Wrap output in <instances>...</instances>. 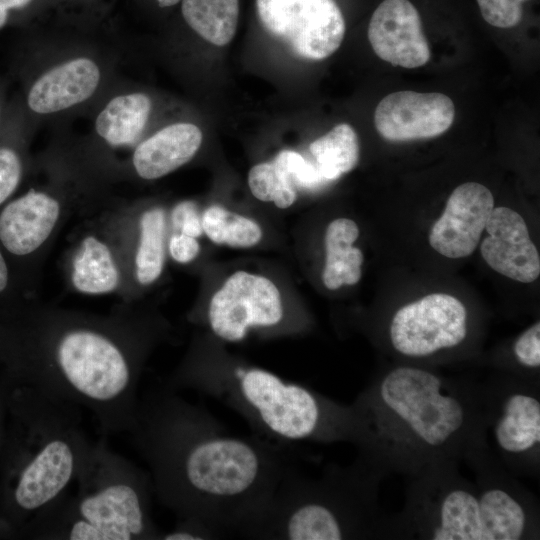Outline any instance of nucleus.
<instances>
[{
	"label": "nucleus",
	"mask_w": 540,
	"mask_h": 540,
	"mask_svg": "<svg viewBox=\"0 0 540 540\" xmlns=\"http://www.w3.org/2000/svg\"><path fill=\"white\" fill-rule=\"evenodd\" d=\"M129 433L158 501L176 519L199 520L224 538L244 536L290 463L283 446L230 435L166 385L139 398Z\"/></svg>",
	"instance_id": "obj_1"
},
{
	"label": "nucleus",
	"mask_w": 540,
	"mask_h": 540,
	"mask_svg": "<svg viewBox=\"0 0 540 540\" xmlns=\"http://www.w3.org/2000/svg\"><path fill=\"white\" fill-rule=\"evenodd\" d=\"M10 326L5 374L86 408L104 436L129 432L145 363L166 335L163 322L124 310L98 316L29 306Z\"/></svg>",
	"instance_id": "obj_2"
},
{
	"label": "nucleus",
	"mask_w": 540,
	"mask_h": 540,
	"mask_svg": "<svg viewBox=\"0 0 540 540\" xmlns=\"http://www.w3.org/2000/svg\"><path fill=\"white\" fill-rule=\"evenodd\" d=\"M351 404L360 425L357 457L384 478L462 461L488 434L481 382L423 365L400 363L376 373Z\"/></svg>",
	"instance_id": "obj_3"
},
{
	"label": "nucleus",
	"mask_w": 540,
	"mask_h": 540,
	"mask_svg": "<svg viewBox=\"0 0 540 540\" xmlns=\"http://www.w3.org/2000/svg\"><path fill=\"white\" fill-rule=\"evenodd\" d=\"M474 481L458 460L432 463L406 476L402 510L390 515L391 539L538 540L537 497L499 460L488 436L466 453Z\"/></svg>",
	"instance_id": "obj_4"
},
{
	"label": "nucleus",
	"mask_w": 540,
	"mask_h": 540,
	"mask_svg": "<svg viewBox=\"0 0 540 540\" xmlns=\"http://www.w3.org/2000/svg\"><path fill=\"white\" fill-rule=\"evenodd\" d=\"M165 385L216 399L244 418L256 436L280 446L295 442L355 446L359 440L352 404L233 357L211 335L192 344Z\"/></svg>",
	"instance_id": "obj_5"
},
{
	"label": "nucleus",
	"mask_w": 540,
	"mask_h": 540,
	"mask_svg": "<svg viewBox=\"0 0 540 540\" xmlns=\"http://www.w3.org/2000/svg\"><path fill=\"white\" fill-rule=\"evenodd\" d=\"M6 427L0 452V538L21 539L25 528L67 493L92 442L81 408L0 374Z\"/></svg>",
	"instance_id": "obj_6"
},
{
	"label": "nucleus",
	"mask_w": 540,
	"mask_h": 540,
	"mask_svg": "<svg viewBox=\"0 0 540 540\" xmlns=\"http://www.w3.org/2000/svg\"><path fill=\"white\" fill-rule=\"evenodd\" d=\"M384 477L360 458L327 465L315 478L289 463L264 512L243 538L268 540L391 539L379 502Z\"/></svg>",
	"instance_id": "obj_7"
},
{
	"label": "nucleus",
	"mask_w": 540,
	"mask_h": 540,
	"mask_svg": "<svg viewBox=\"0 0 540 540\" xmlns=\"http://www.w3.org/2000/svg\"><path fill=\"white\" fill-rule=\"evenodd\" d=\"M67 493L34 519L21 539L155 540L162 532L151 511L150 475L114 452L107 436L92 442Z\"/></svg>",
	"instance_id": "obj_8"
},
{
	"label": "nucleus",
	"mask_w": 540,
	"mask_h": 540,
	"mask_svg": "<svg viewBox=\"0 0 540 540\" xmlns=\"http://www.w3.org/2000/svg\"><path fill=\"white\" fill-rule=\"evenodd\" d=\"M481 388L495 454L514 476L539 478L540 382L504 372Z\"/></svg>",
	"instance_id": "obj_9"
},
{
	"label": "nucleus",
	"mask_w": 540,
	"mask_h": 540,
	"mask_svg": "<svg viewBox=\"0 0 540 540\" xmlns=\"http://www.w3.org/2000/svg\"><path fill=\"white\" fill-rule=\"evenodd\" d=\"M202 323L222 343L241 342L252 332L287 334L303 328L273 280L244 270L229 275L213 293Z\"/></svg>",
	"instance_id": "obj_10"
},
{
	"label": "nucleus",
	"mask_w": 540,
	"mask_h": 540,
	"mask_svg": "<svg viewBox=\"0 0 540 540\" xmlns=\"http://www.w3.org/2000/svg\"><path fill=\"white\" fill-rule=\"evenodd\" d=\"M469 331L464 304L452 295L434 293L400 307L387 336L394 352L416 361L456 350L466 343Z\"/></svg>",
	"instance_id": "obj_11"
},
{
	"label": "nucleus",
	"mask_w": 540,
	"mask_h": 540,
	"mask_svg": "<svg viewBox=\"0 0 540 540\" xmlns=\"http://www.w3.org/2000/svg\"><path fill=\"white\" fill-rule=\"evenodd\" d=\"M264 29L297 56L322 60L345 35V20L335 0H256Z\"/></svg>",
	"instance_id": "obj_12"
},
{
	"label": "nucleus",
	"mask_w": 540,
	"mask_h": 540,
	"mask_svg": "<svg viewBox=\"0 0 540 540\" xmlns=\"http://www.w3.org/2000/svg\"><path fill=\"white\" fill-rule=\"evenodd\" d=\"M65 209L63 196L48 188H31L0 208V246L19 274L52 239Z\"/></svg>",
	"instance_id": "obj_13"
},
{
	"label": "nucleus",
	"mask_w": 540,
	"mask_h": 540,
	"mask_svg": "<svg viewBox=\"0 0 540 540\" xmlns=\"http://www.w3.org/2000/svg\"><path fill=\"white\" fill-rule=\"evenodd\" d=\"M105 79L103 63L91 53L77 52L48 64L31 82L26 104L38 116H56L86 104Z\"/></svg>",
	"instance_id": "obj_14"
},
{
	"label": "nucleus",
	"mask_w": 540,
	"mask_h": 540,
	"mask_svg": "<svg viewBox=\"0 0 540 540\" xmlns=\"http://www.w3.org/2000/svg\"><path fill=\"white\" fill-rule=\"evenodd\" d=\"M455 117L453 101L438 92L397 91L376 106L374 124L389 141L432 138L450 128Z\"/></svg>",
	"instance_id": "obj_15"
},
{
	"label": "nucleus",
	"mask_w": 540,
	"mask_h": 540,
	"mask_svg": "<svg viewBox=\"0 0 540 540\" xmlns=\"http://www.w3.org/2000/svg\"><path fill=\"white\" fill-rule=\"evenodd\" d=\"M68 281L78 293L106 295L124 290L129 282L124 238L108 230H88L73 246Z\"/></svg>",
	"instance_id": "obj_16"
},
{
	"label": "nucleus",
	"mask_w": 540,
	"mask_h": 540,
	"mask_svg": "<svg viewBox=\"0 0 540 540\" xmlns=\"http://www.w3.org/2000/svg\"><path fill=\"white\" fill-rule=\"evenodd\" d=\"M493 208L494 198L487 187L477 182L459 185L430 230L431 247L452 259L469 256L478 246Z\"/></svg>",
	"instance_id": "obj_17"
},
{
	"label": "nucleus",
	"mask_w": 540,
	"mask_h": 540,
	"mask_svg": "<svg viewBox=\"0 0 540 540\" xmlns=\"http://www.w3.org/2000/svg\"><path fill=\"white\" fill-rule=\"evenodd\" d=\"M368 39L375 54L395 66L417 68L431 56L421 17L408 0H384L372 14Z\"/></svg>",
	"instance_id": "obj_18"
},
{
	"label": "nucleus",
	"mask_w": 540,
	"mask_h": 540,
	"mask_svg": "<svg viewBox=\"0 0 540 540\" xmlns=\"http://www.w3.org/2000/svg\"><path fill=\"white\" fill-rule=\"evenodd\" d=\"M485 229L481 254L496 272L522 283L535 281L540 274V257L530 239L523 217L508 207H496Z\"/></svg>",
	"instance_id": "obj_19"
},
{
	"label": "nucleus",
	"mask_w": 540,
	"mask_h": 540,
	"mask_svg": "<svg viewBox=\"0 0 540 540\" xmlns=\"http://www.w3.org/2000/svg\"><path fill=\"white\" fill-rule=\"evenodd\" d=\"M202 140L200 128L193 123L166 125L135 145L132 169L142 180L160 179L188 163L200 149Z\"/></svg>",
	"instance_id": "obj_20"
},
{
	"label": "nucleus",
	"mask_w": 540,
	"mask_h": 540,
	"mask_svg": "<svg viewBox=\"0 0 540 540\" xmlns=\"http://www.w3.org/2000/svg\"><path fill=\"white\" fill-rule=\"evenodd\" d=\"M322 180L316 166L293 150H282L272 161L258 163L248 173L251 194L280 209L295 203L299 187L315 188Z\"/></svg>",
	"instance_id": "obj_21"
},
{
	"label": "nucleus",
	"mask_w": 540,
	"mask_h": 540,
	"mask_svg": "<svg viewBox=\"0 0 540 540\" xmlns=\"http://www.w3.org/2000/svg\"><path fill=\"white\" fill-rule=\"evenodd\" d=\"M152 111V99L145 92L115 93L98 110L94 134L108 148H134L143 139Z\"/></svg>",
	"instance_id": "obj_22"
},
{
	"label": "nucleus",
	"mask_w": 540,
	"mask_h": 540,
	"mask_svg": "<svg viewBox=\"0 0 540 540\" xmlns=\"http://www.w3.org/2000/svg\"><path fill=\"white\" fill-rule=\"evenodd\" d=\"M132 222V246H125L129 281L148 287L160 279L165 268L167 213L161 206H150L139 212Z\"/></svg>",
	"instance_id": "obj_23"
},
{
	"label": "nucleus",
	"mask_w": 540,
	"mask_h": 540,
	"mask_svg": "<svg viewBox=\"0 0 540 540\" xmlns=\"http://www.w3.org/2000/svg\"><path fill=\"white\" fill-rule=\"evenodd\" d=\"M359 236L357 224L348 218H338L330 222L325 233L326 258L322 281L329 290H337L342 285H354L361 278L363 253L353 247Z\"/></svg>",
	"instance_id": "obj_24"
},
{
	"label": "nucleus",
	"mask_w": 540,
	"mask_h": 540,
	"mask_svg": "<svg viewBox=\"0 0 540 540\" xmlns=\"http://www.w3.org/2000/svg\"><path fill=\"white\" fill-rule=\"evenodd\" d=\"M181 11L187 25L211 44L225 46L236 33L238 0H182Z\"/></svg>",
	"instance_id": "obj_25"
},
{
	"label": "nucleus",
	"mask_w": 540,
	"mask_h": 540,
	"mask_svg": "<svg viewBox=\"0 0 540 540\" xmlns=\"http://www.w3.org/2000/svg\"><path fill=\"white\" fill-rule=\"evenodd\" d=\"M309 150L315 160L314 165L325 181L336 180L353 170L360 155L358 136L347 123L336 125L313 141Z\"/></svg>",
	"instance_id": "obj_26"
},
{
	"label": "nucleus",
	"mask_w": 540,
	"mask_h": 540,
	"mask_svg": "<svg viewBox=\"0 0 540 540\" xmlns=\"http://www.w3.org/2000/svg\"><path fill=\"white\" fill-rule=\"evenodd\" d=\"M201 223L203 233L217 245L246 249L258 245L263 238L257 221L219 205L206 208Z\"/></svg>",
	"instance_id": "obj_27"
},
{
	"label": "nucleus",
	"mask_w": 540,
	"mask_h": 540,
	"mask_svg": "<svg viewBox=\"0 0 540 540\" xmlns=\"http://www.w3.org/2000/svg\"><path fill=\"white\" fill-rule=\"evenodd\" d=\"M512 360L515 365L511 374L522 379L540 382V323L532 324L513 342Z\"/></svg>",
	"instance_id": "obj_28"
},
{
	"label": "nucleus",
	"mask_w": 540,
	"mask_h": 540,
	"mask_svg": "<svg viewBox=\"0 0 540 540\" xmlns=\"http://www.w3.org/2000/svg\"><path fill=\"white\" fill-rule=\"evenodd\" d=\"M29 306L22 295L20 274L0 246V319L11 323Z\"/></svg>",
	"instance_id": "obj_29"
},
{
	"label": "nucleus",
	"mask_w": 540,
	"mask_h": 540,
	"mask_svg": "<svg viewBox=\"0 0 540 540\" xmlns=\"http://www.w3.org/2000/svg\"><path fill=\"white\" fill-rule=\"evenodd\" d=\"M24 175L20 151L11 145H0V208L14 197Z\"/></svg>",
	"instance_id": "obj_30"
},
{
	"label": "nucleus",
	"mask_w": 540,
	"mask_h": 540,
	"mask_svg": "<svg viewBox=\"0 0 540 540\" xmlns=\"http://www.w3.org/2000/svg\"><path fill=\"white\" fill-rule=\"evenodd\" d=\"M528 0H477L484 20L498 28H511L522 19V2Z\"/></svg>",
	"instance_id": "obj_31"
},
{
	"label": "nucleus",
	"mask_w": 540,
	"mask_h": 540,
	"mask_svg": "<svg viewBox=\"0 0 540 540\" xmlns=\"http://www.w3.org/2000/svg\"><path fill=\"white\" fill-rule=\"evenodd\" d=\"M224 538L214 528L195 519H176L174 527L162 532L161 540H213Z\"/></svg>",
	"instance_id": "obj_32"
},
{
	"label": "nucleus",
	"mask_w": 540,
	"mask_h": 540,
	"mask_svg": "<svg viewBox=\"0 0 540 540\" xmlns=\"http://www.w3.org/2000/svg\"><path fill=\"white\" fill-rule=\"evenodd\" d=\"M171 222L174 231L195 238H199L203 234L201 216L198 214L195 204L190 201L182 202L174 208Z\"/></svg>",
	"instance_id": "obj_33"
},
{
	"label": "nucleus",
	"mask_w": 540,
	"mask_h": 540,
	"mask_svg": "<svg viewBox=\"0 0 540 540\" xmlns=\"http://www.w3.org/2000/svg\"><path fill=\"white\" fill-rule=\"evenodd\" d=\"M200 252L198 238L174 231L167 240V253L177 263L192 262Z\"/></svg>",
	"instance_id": "obj_34"
},
{
	"label": "nucleus",
	"mask_w": 540,
	"mask_h": 540,
	"mask_svg": "<svg viewBox=\"0 0 540 540\" xmlns=\"http://www.w3.org/2000/svg\"><path fill=\"white\" fill-rule=\"evenodd\" d=\"M13 346L11 326L0 319V365L3 367L9 359Z\"/></svg>",
	"instance_id": "obj_35"
},
{
	"label": "nucleus",
	"mask_w": 540,
	"mask_h": 540,
	"mask_svg": "<svg viewBox=\"0 0 540 540\" xmlns=\"http://www.w3.org/2000/svg\"><path fill=\"white\" fill-rule=\"evenodd\" d=\"M32 0H0V22L5 25L9 10L20 9L31 3Z\"/></svg>",
	"instance_id": "obj_36"
},
{
	"label": "nucleus",
	"mask_w": 540,
	"mask_h": 540,
	"mask_svg": "<svg viewBox=\"0 0 540 540\" xmlns=\"http://www.w3.org/2000/svg\"><path fill=\"white\" fill-rule=\"evenodd\" d=\"M6 417H7L6 391H5L4 382L0 376V452H1L2 443L4 439Z\"/></svg>",
	"instance_id": "obj_37"
},
{
	"label": "nucleus",
	"mask_w": 540,
	"mask_h": 540,
	"mask_svg": "<svg viewBox=\"0 0 540 540\" xmlns=\"http://www.w3.org/2000/svg\"><path fill=\"white\" fill-rule=\"evenodd\" d=\"M180 0H157L160 7H170L177 4Z\"/></svg>",
	"instance_id": "obj_38"
}]
</instances>
